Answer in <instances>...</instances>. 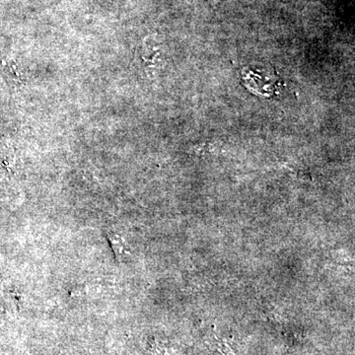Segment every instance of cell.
I'll return each instance as SVG.
<instances>
[{
    "instance_id": "1",
    "label": "cell",
    "mask_w": 355,
    "mask_h": 355,
    "mask_svg": "<svg viewBox=\"0 0 355 355\" xmlns=\"http://www.w3.org/2000/svg\"><path fill=\"white\" fill-rule=\"evenodd\" d=\"M108 238L112 248H113L114 253L119 259H123L130 253L127 243L120 235L116 234V233H110Z\"/></svg>"
}]
</instances>
